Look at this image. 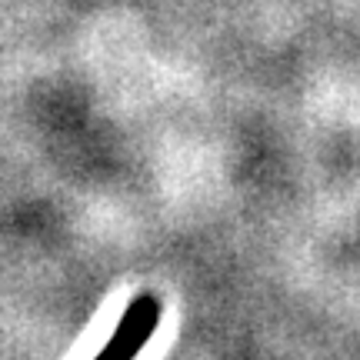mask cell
Returning a JSON list of instances; mask_svg holds the SVG:
<instances>
[{
    "label": "cell",
    "instance_id": "cell-1",
    "mask_svg": "<svg viewBox=\"0 0 360 360\" xmlns=\"http://www.w3.org/2000/svg\"><path fill=\"white\" fill-rule=\"evenodd\" d=\"M157 323H160V300L154 294L134 297L127 314L117 323V330L94 360H137V354L150 344Z\"/></svg>",
    "mask_w": 360,
    "mask_h": 360
}]
</instances>
